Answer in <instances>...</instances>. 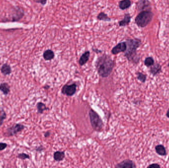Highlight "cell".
<instances>
[{
	"label": "cell",
	"mask_w": 169,
	"mask_h": 168,
	"mask_svg": "<svg viewBox=\"0 0 169 168\" xmlns=\"http://www.w3.org/2000/svg\"><path fill=\"white\" fill-rule=\"evenodd\" d=\"M115 66L114 61L109 55L103 54L98 58L96 61V68L99 76L107 77L111 74Z\"/></svg>",
	"instance_id": "1"
},
{
	"label": "cell",
	"mask_w": 169,
	"mask_h": 168,
	"mask_svg": "<svg viewBox=\"0 0 169 168\" xmlns=\"http://www.w3.org/2000/svg\"><path fill=\"white\" fill-rule=\"evenodd\" d=\"M127 49L124 56L127 60L135 64L139 63L140 57L137 53L138 49L142 45V41L140 39H128L126 40Z\"/></svg>",
	"instance_id": "2"
},
{
	"label": "cell",
	"mask_w": 169,
	"mask_h": 168,
	"mask_svg": "<svg viewBox=\"0 0 169 168\" xmlns=\"http://www.w3.org/2000/svg\"><path fill=\"white\" fill-rule=\"evenodd\" d=\"M154 14L151 10L140 11L135 18V23L138 27L144 28L147 26L152 20Z\"/></svg>",
	"instance_id": "3"
},
{
	"label": "cell",
	"mask_w": 169,
	"mask_h": 168,
	"mask_svg": "<svg viewBox=\"0 0 169 168\" xmlns=\"http://www.w3.org/2000/svg\"><path fill=\"white\" fill-rule=\"evenodd\" d=\"M89 116L93 129L95 131H102L103 127V123L98 113L93 110H91L89 112Z\"/></svg>",
	"instance_id": "4"
},
{
	"label": "cell",
	"mask_w": 169,
	"mask_h": 168,
	"mask_svg": "<svg viewBox=\"0 0 169 168\" xmlns=\"http://www.w3.org/2000/svg\"><path fill=\"white\" fill-rule=\"evenodd\" d=\"M25 126L21 124H15L11 127H9L6 129V136L11 137L16 135L19 132H22L24 130Z\"/></svg>",
	"instance_id": "5"
},
{
	"label": "cell",
	"mask_w": 169,
	"mask_h": 168,
	"mask_svg": "<svg viewBox=\"0 0 169 168\" xmlns=\"http://www.w3.org/2000/svg\"><path fill=\"white\" fill-rule=\"evenodd\" d=\"M136 9L138 11L151 10V4L148 0H139L136 3Z\"/></svg>",
	"instance_id": "6"
},
{
	"label": "cell",
	"mask_w": 169,
	"mask_h": 168,
	"mask_svg": "<svg viewBox=\"0 0 169 168\" xmlns=\"http://www.w3.org/2000/svg\"><path fill=\"white\" fill-rule=\"evenodd\" d=\"M76 84H75L71 85H65L62 89V93L67 96H73L76 91Z\"/></svg>",
	"instance_id": "7"
},
{
	"label": "cell",
	"mask_w": 169,
	"mask_h": 168,
	"mask_svg": "<svg viewBox=\"0 0 169 168\" xmlns=\"http://www.w3.org/2000/svg\"><path fill=\"white\" fill-rule=\"evenodd\" d=\"M127 49V44L126 41L119 42L114 46L111 50V53L113 55H116L121 53H125Z\"/></svg>",
	"instance_id": "8"
},
{
	"label": "cell",
	"mask_w": 169,
	"mask_h": 168,
	"mask_svg": "<svg viewBox=\"0 0 169 168\" xmlns=\"http://www.w3.org/2000/svg\"><path fill=\"white\" fill-rule=\"evenodd\" d=\"M117 168H135L137 167L134 162L131 160H125L118 163L115 166Z\"/></svg>",
	"instance_id": "9"
},
{
	"label": "cell",
	"mask_w": 169,
	"mask_h": 168,
	"mask_svg": "<svg viewBox=\"0 0 169 168\" xmlns=\"http://www.w3.org/2000/svg\"><path fill=\"white\" fill-rule=\"evenodd\" d=\"M162 72V66L159 63H154L150 67L149 72L153 76L160 74Z\"/></svg>",
	"instance_id": "10"
},
{
	"label": "cell",
	"mask_w": 169,
	"mask_h": 168,
	"mask_svg": "<svg viewBox=\"0 0 169 168\" xmlns=\"http://www.w3.org/2000/svg\"><path fill=\"white\" fill-rule=\"evenodd\" d=\"M131 16L129 13L126 14L124 15V18L121 20L119 21L118 24L119 27H125L129 25L131 21Z\"/></svg>",
	"instance_id": "11"
},
{
	"label": "cell",
	"mask_w": 169,
	"mask_h": 168,
	"mask_svg": "<svg viewBox=\"0 0 169 168\" xmlns=\"http://www.w3.org/2000/svg\"><path fill=\"white\" fill-rule=\"evenodd\" d=\"M90 56V52L86 51L81 55L79 60V63L80 66H83L89 61Z\"/></svg>",
	"instance_id": "12"
},
{
	"label": "cell",
	"mask_w": 169,
	"mask_h": 168,
	"mask_svg": "<svg viewBox=\"0 0 169 168\" xmlns=\"http://www.w3.org/2000/svg\"><path fill=\"white\" fill-rule=\"evenodd\" d=\"M131 5V0H121L119 2V8L121 10H126L130 8Z\"/></svg>",
	"instance_id": "13"
},
{
	"label": "cell",
	"mask_w": 169,
	"mask_h": 168,
	"mask_svg": "<svg viewBox=\"0 0 169 168\" xmlns=\"http://www.w3.org/2000/svg\"><path fill=\"white\" fill-rule=\"evenodd\" d=\"M54 53L51 49H47L44 51L43 53V57L46 61H50L54 57Z\"/></svg>",
	"instance_id": "14"
},
{
	"label": "cell",
	"mask_w": 169,
	"mask_h": 168,
	"mask_svg": "<svg viewBox=\"0 0 169 168\" xmlns=\"http://www.w3.org/2000/svg\"><path fill=\"white\" fill-rule=\"evenodd\" d=\"M10 86L6 82L0 84V91L3 92L5 95H7L10 92Z\"/></svg>",
	"instance_id": "15"
},
{
	"label": "cell",
	"mask_w": 169,
	"mask_h": 168,
	"mask_svg": "<svg viewBox=\"0 0 169 168\" xmlns=\"http://www.w3.org/2000/svg\"><path fill=\"white\" fill-rule=\"evenodd\" d=\"M155 149L156 152L159 155L163 156H166V150L165 147H164V146L163 145H157L156 146Z\"/></svg>",
	"instance_id": "16"
},
{
	"label": "cell",
	"mask_w": 169,
	"mask_h": 168,
	"mask_svg": "<svg viewBox=\"0 0 169 168\" xmlns=\"http://www.w3.org/2000/svg\"><path fill=\"white\" fill-rule=\"evenodd\" d=\"M1 71L3 75L8 76L11 73V67L8 64H4L1 68Z\"/></svg>",
	"instance_id": "17"
},
{
	"label": "cell",
	"mask_w": 169,
	"mask_h": 168,
	"mask_svg": "<svg viewBox=\"0 0 169 168\" xmlns=\"http://www.w3.org/2000/svg\"><path fill=\"white\" fill-rule=\"evenodd\" d=\"M97 19L99 21H103L104 22H110L111 21V18H110L108 16L107 14L104 12H101L97 16Z\"/></svg>",
	"instance_id": "18"
},
{
	"label": "cell",
	"mask_w": 169,
	"mask_h": 168,
	"mask_svg": "<svg viewBox=\"0 0 169 168\" xmlns=\"http://www.w3.org/2000/svg\"><path fill=\"white\" fill-rule=\"evenodd\" d=\"M54 157L56 161H61L65 157V153L63 151H56L54 153Z\"/></svg>",
	"instance_id": "19"
},
{
	"label": "cell",
	"mask_w": 169,
	"mask_h": 168,
	"mask_svg": "<svg viewBox=\"0 0 169 168\" xmlns=\"http://www.w3.org/2000/svg\"><path fill=\"white\" fill-rule=\"evenodd\" d=\"M38 112L39 113H42L44 111L48 110V108L46 107L45 104L42 102L38 103L37 104Z\"/></svg>",
	"instance_id": "20"
},
{
	"label": "cell",
	"mask_w": 169,
	"mask_h": 168,
	"mask_svg": "<svg viewBox=\"0 0 169 168\" xmlns=\"http://www.w3.org/2000/svg\"><path fill=\"white\" fill-rule=\"evenodd\" d=\"M144 65L147 67H150L155 63L154 59L151 57H147L145 59L144 61Z\"/></svg>",
	"instance_id": "21"
},
{
	"label": "cell",
	"mask_w": 169,
	"mask_h": 168,
	"mask_svg": "<svg viewBox=\"0 0 169 168\" xmlns=\"http://www.w3.org/2000/svg\"><path fill=\"white\" fill-rule=\"evenodd\" d=\"M137 75L138 80L143 83H144L147 80V76L145 74H143L142 72H137Z\"/></svg>",
	"instance_id": "22"
},
{
	"label": "cell",
	"mask_w": 169,
	"mask_h": 168,
	"mask_svg": "<svg viewBox=\"0 0 169 168\" xmlns=\"http://www.w3.org/2000/svg\"><path fill=\"white\" fill-rule=\"evenodd\" d=\"M6 118V114L3 109L0 110V126L3 125L5 120Z\"/></svg>",
	"instance_id": "23"
},
{
	"label": "cell",
	"mask_w": 169,
	"mask_h": 168,
	"mask_svg": "<svg viewBox=\"0 0 169 168\" xmlns=\"http://www.w3.org/2000/svg\"><path fill=\"white\" fill-rule=\"evenodd\" d=\"M18 158L20 159L23 160H24L26 159H30V156L27 154H26L25 153H22L18 155Z\"/></svg>",
	"instance_id": "24"
},
{
	"label": "cell",
	"mask_w": 169,
	"mask_h": 168,
	"mask_svg": "<svg viewBox=\"0 0 169 168\" xmlns=\"http://www.w3.org/2000/svg\"><path fill=\"white\" fill-rule=\"evenodd\" d=\"M33 1L36 2V3H39V4H41L42 5L45 6L48 0H33Z\"/></svg>",
	"instance_id": "25"
},
{
	"label": "cell",
	"mask_w": 169,
	"mask_h": 168,
	"mask_svg": "<svg viewBox=\"0 0 169 168\" xmlns=\"http://www.w3.org/2000/svg\"><path fill=\"white\" fill-rule=\"evenodd\" d=\"M8 145L6 143H0V151L5 150L7 147Z\"/></svg>",
	"instance_id": "26"
},
{
	"label": "cell",
	"mask_w": 169,
	"mask_h": 168,
	"mask_svg": "<svg viewBox=\"0 0 169 168\" xmlns=\"http://www.w3.org/2000/svg\"><path fill=\"white\" fill-rule=\"evenodd\" d=\"M160 166L157 163H154L150 165L147 167V168H160Z\"/></svg>",
	"instance_id": "27"
},
{
	"label": "cell",
	"mask_w": 169,
	"mask_h": 168,
	"mask_svg": "<svg viewBox=\"0 0 169 168\" xmlns=\"http://www.w3.org/2000/svg\"><path fill=\"white\" fill-rule=\"evenodd\" d=\"M92 50H93L95 53H102V51H101V50H99V49H94V48H93V49H92Z\"/></svg>",
	"instance_id": "28"
},
{
	"label": "cell",
	"mask_w": 169,
	"mask_h": 168,
	"mask_svg": "<svg viewBox=\"0 0 169 168\" xmlns=\"http://www.w3.org/2000/svg\"><path fill=\"white\" fill-rule=\"evenodd\" d=\"M44 150V147L41 146L40 147H38L37 149H36V150L40 152L42 150Z\"/></svg>",
	"instance_id": "29"
},
{
	"label": "cell",
	"mask_w": 169,
	"mask_h": 168,
	"mask_svg": "<svg viewBox=\"0 0 169 168\" xmlns=\"http://www.w3.org/2000/svg\"><path fill=\"white\" fill-rule=\"evenodd\" d=\"M50 135V132H46V133H45V135H44V136H45V137L46 138L49 137Z\"/></svg>",
	"instance_id": "30"
},
{
	"label": "cell",
	"mask_w": 169,
	"mask_h": 168,
	"mask_svg": "<svg viewBox=\"0 0 169 168\" xmlns=\"http://www.w3.org/2000/svg\"><path fill=\"white\" fill-rule=\"evenodd\" d=\"M166 116L167 117H168V118H169V109H168V111H167Z\"/></svg>",
	"instance_id": "31"
},
{
	"label": "cell",
	"mask_w": 169,
	"mask_h": 168,
	"mask_svg": "<svg viewBox=\"0 0 169 168\" xmlns=\"http://www.w3.org/2000/svg\"><path fill=\"white\" fill-rule=\"evenodd\" d=\"M49 88H50V86H48V85H46V86L44 87V88L46 89H48Z\"/></svg>",
	"instance_id": "32"
}]
</instances>
